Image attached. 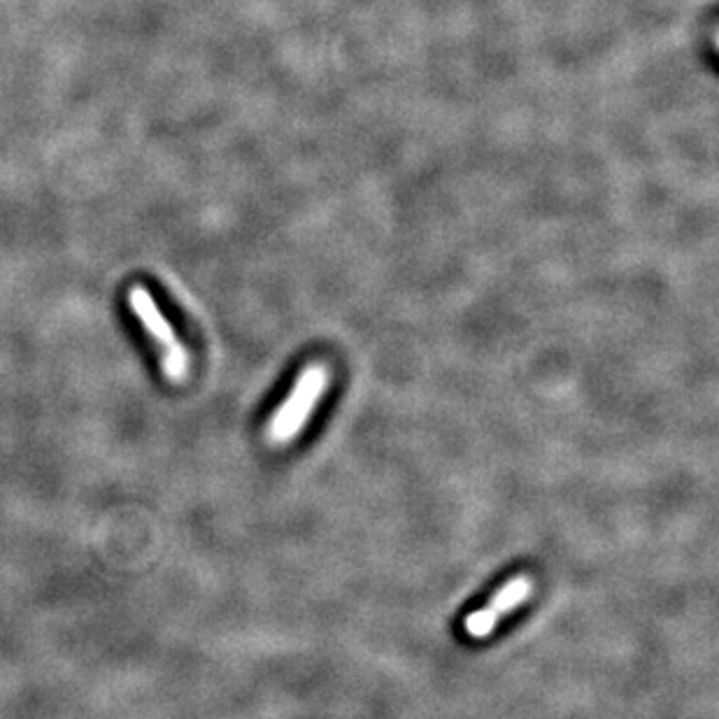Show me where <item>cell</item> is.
<instances>
[{"label":"cell","instance_id":"6da1fadb","mask_svg":"<svg viewBox=\"0 0 719 719\" xmlns=\"http://www.w3.org/2000/svg\"><path fill=\"white\" fill-rule=\"evenodd\" d=\"M331 373L326 363H308L303 373L291 389V394L284 398L280 408L266 426V440L270 445L282 447L301 436V431L308 424L312 412H315L317 403L322 401L326 387H329Z\"/></svg>","mask_w":719,"mask_h":719},{"label":"cell","instance_id":"7a4b0ae2","mask_svg":"<svg viewBox=\"0 0 719 719\" xmlns=\"http://www.w3.org/2000/svg\"><path fill=\"white\" fill-rule=\"evenodd\" d=\"M128 305H131L133 315L138 317V322L145 326V331L152 336L156 345L161 347V370L166 375V380L180 384L189 377V352L187 347L182 345V340L177 338V333L163 312L156 308L152 294L140 284H133L128 289Z\"/></svg>","mask_w":719,"mask_h":719},{"label":"cell","instance_id":"3957f363","mask_svg":"<svg viewBox=\"0 0 719 719\" xmlns=\"http://www.w3.org/2000/svg\"><path fill=\"white\" fill-rule=\"evenodd\" d=\"M533 589H536V582H533L529 575H517V578L505 582V585L491 596L487 605H482L480 610H475L466 617L464 629L468 636L471 638L491 636L503 617H508L512 610H517L519 605H524L531 599Z\"/></svg>","mask_w":719,"mask_h":719}]
</instances>
